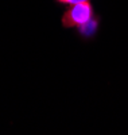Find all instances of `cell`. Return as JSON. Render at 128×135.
Instances as JSON below:
<instances>
[{"instance_id":"cell-1","label":"cell","mask_w":128,"mask_h":135,"mask_svg":"<svg viewBox=\"0 0 128 135\" xmlns=\"http://www.w3.org/2000/svg\"><path fill=\"white\" fill-rule=\"evenodd\" d=\"M93 14H95V11H93V7L89 3V0L72 4L70 8L66 9V12L62 16V25L66 28L84 27L92 20Z\"/></svg>"},{"instance_id":"cell-2","label":"cell","mask_w":128,"mask_h":135,"mask_svg":"<svg viewBox=\"0 0 128 135\" xmlns=\"http://www.w3.org/2000/svg\"><path fill=\"white\" fill-rule=\"evenodd\" d=\"M57 2L61 3V4H69V6H72V4H76V3L86 2V0H57Z\"/></svg>"}]
</instances>
